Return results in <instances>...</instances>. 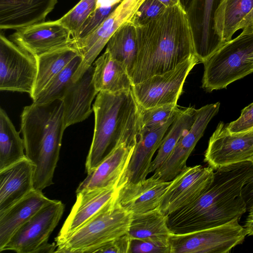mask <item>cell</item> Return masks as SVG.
Here are the masks:
<instances>
[{
  "mask_svg": "<svg viewBox=\"0 0 253 253\" xmlns=\"http://www.w3.org/2000/svg\"><path fill=\"white\" fill-rule=\"evenodd\" d=\"M135 26L137 53L130 76L132 85L172 70L195 55V34L181 3L167 7L157 17Z\"/></svg>",
  "mask_w": 253,
  "mask_h": 253,
  "instance_id": "1",
  "label": "cell"
},
{
  "mask_svg": "<svg viewBox=\"0 0 253 253\" xmlns=\"http://www.w3.org/2000/svg\"><path fill=\"white\" fill-rule=\"evenodd\" d=\"M253 175V163L243 162L214 170L209 188L192 204L168 215L172 234H183L240 219L247 211L242 189Z\"/></svg>",
  "mask_w": 253,
  "mask_h": 253,
  "instance_id": "2",
  "label": "cell"
},
{
  "mask_svg": "<svg viewBox=\"0 0 253 253\" xmlns=\"http://www.w3.org/2000/svg\"><path fill=\"white\" fill-rule=\"evenodd\" d=\"M92 108L94 128L85 164L87 174L121 144L135 145L142 127L141 108L131 88L99 92Z\"/></svg>",
  "mask_w": 253,
  "mask_h": 253,
  "instance_id": "3",
  "label": "cell"
},
{
  "mask_svg": "<svg viewBox=\"0 0 253 253\" xmlns=\"http://www.w3.org/2000/svg\"><path fill=\"white\" fill-rule=\"evenodd\" d=\"M64 109L60 99L25 106L21 115V131L26 157L34 164V189L42 191L53 178L64 131Z\"/></svg>",
  "mask_w": 253,
  "mask_h": 253,
  "instance_id": "4",
  "label": "cell"
},
{
  "mask_svg": "<svg viewBox=\"0 0 253 253\" xmlns=\"http://www.w3.org/2000/svg\"><path fill=\"white\" fill-rule=\"evenodd\" d=\"M116 198L73 233L55 239V253H95L105 244L127 234L132 214L120 206Z\"/></svg>",
  "mask_w": 253,
  "mask_h": 253,
  "instance_id": "5",
  "label": "cell"
},
{
  "mask_svg": "<svg viewBox=\"0 0 253 253\" xmlns=\"http://www.w3.org/2000/svg\"><path fill=\"white\" fill-rule=\"evenodd\" d=\"M203 64L202 87L208 92L226 88L253 73V33L242 32L226 42Z\"/></svg>",
  "mask_w": 253,
  "mask_h": 253,
  "instance_id": "6",
  "label": "cell"
},
{
  "mask_svg": "<svg viewBox=\"0 0 253 253\" xmlns=\"http://www.w3.org/2000/svg\"><path fill=\"white\" fill-rule=\"evenodd\" d=\"M235 218L216 227L183 234L170 235V253H228L242 244L246 236Z\"/></svg>",
  "mask_w": 253,
  "mask_h": 253,
  "instance_id": "7",
  "label": "cell"
},
{
  "mask_svg": "<svg viewBox=\"0 0 253 253\" xmlns=\"http://www.w3.org/2000/svg\"><path fill=\"white\" fill-rule=\"evenodd\" d=\"M37 72V57L0 34V90L26 92L32 97Z\"/></svg>",
  "mask_w": 253,
  "mask_h": 253,
  "instance_id": "8",
  "label": "cell"
},
{
  "mask_svg": "<svg viewBox=\"0 0 253 253\" xmlns=\"http://www.w3.org/2000/svg\"><path fill=\"white\" fill-rule=\"evenodd\" d=\"M199 63L193 55L172 70L132 85V91L140 108L177 103L187 77Z\"/></svg>",
  "mask_w": 253,
  "mask_h": 253,
  "instance_id": "9",
  "label": "cell"
},
{
  "mask_svg": "<svg viewBox=\"0 0 253 253\" xmlns=\"http://www.w3.org/2000/svg\"><path fill=\"white\" fill-rule=\"evenodd\" d=\"M145 0H123L107 18L91 34L82 40L74 41L83 60L74 75L77 81L92 65V63L107 42L122 26L133 22L135 15Z\"/></svg>",
  "mask_w": 253,
  "mask_h": 253,
  "instance_id": "10",
  "label": "cell"
},
{
  "mask_svg": "<svg viewBox=\"0 0 253 253\" xmlns=\"http://www.w3.org/2000/svg\"><path fill=\"white\" fill-rule=\"evenodd\" d=\"M65 206L59 200H52L41 209L13 235L2 251L17 253H35L57 225Z\"/></svg>",
  "mask_w": 253,
  "mask_h": 253,
  "instance_id": "11",
  "label": "cell"
},
{
  "mask_svg": "<svg viewBox=\"0 0 253 253\" xmlns=\"http://www.w3.org/2000/svg\"><path fill=\"white\" fill-rule=\"evenodd\" d=\"M204 161L214 170L240 163H253V133H231L220 122L210 138Z\"/></svg>",
  "mask_w": 253,
  "mask_h": 253,
  "instance_id": "12",
  "label": "cell"
},
{
  "mask_svg": "<svg viewBox=\"0 0 253 253\" xmlns=\"http://www.w3.org/2000/svg\"><path fill=\"white\" fill-rule=\"evenodd\" d=\"M214 177L210 167H187L172 180L158 207L166 215L195 202L209 188Z\"/></svg>",
  "mask_w": 253,
  "mask_h": 253,
  "instance_id": "13",
  "label": "cell"
},
{
  "mask_svg": "<svg viewBox=\"0 0 253 253\" xmlns=\"http://www.w3.org/2000/svg\"><path fill=\"white\" fill-rule=\"evenodd\" d=\"M220 103L206 105L197 109L191 128L180 138L169 158L154 172V176L165 181L172 180L187 168L186 162L212 118L217 114Z\"/></svg>",
  "mask_w": 253,
  "mask_h": 253,
  "instance_id": "14",
  "label": "cell"
},
{
  "mask_svg": "<svg viewBox=\"0 0 253 253\" xmlns=\"http://www.w3.org/2000/svg\"><path fill=\"white\" fill-rule=\"evenodd\" d=\"M10 37L12 41L36 57L73 47L74 42L71 32L58 20L18 29Z\"/></svg>",
  "mask_w": 253,
  "mask_h": 253,
  "instance_id": "15",
  "label": "cell"
},
{
  "mask_svg": "<svg viewBox=\"0 0 253 253\" xmlns=\"http://www.w3.org/2000/svg\"><path fill=\"white\" fill-rule=\"evenodd\" d=\"M177 115L161 125L142 127L127 168L120 180L118 188L128 183H136L146 178L150 173L152 158Z\"/></svg>",
  "mask_w": 253,
  "mask_h": 253,
  "instance_id": "16",
  "label": "cell"
},
{
  "mask_svg": "<svg viewBox=\"0 0 253 253\" xmlns=\"http://www.w3.org/2000/svg\"><path fill=\"white\" fill-rule=\"evenodd\" d=\"M171 183L152 175L136 183L125 184L118 188L116 202L132 214L153 210L159 207Z\"/></svg>",
  "mask_w": 253,
  "mask_h": 253,
  "instance_id": "17",
  "label": "cell"
},
{
  "mask_svg": "<svg viewBox=\"0 0 253 253\" xmlns=\"http://www.w3.org/2000/svg\"><path fill=\"white\" fill-rule=\"evenodd\" d=\"M118 191L113 186L76 193V201L55 239L65 238L82 226L115 198Z\"/></svg>",
  "mask_w": 253,
  "mask_h": 253,
  "instance_id": "18",
  "label": "cell"
},
{
  "mask_svg": "<svg viewBox=\"0 0 253 253\" xmlns=\"http://www.w3.org/2000/svg\"><path fill=\"white\" fill-rule=\"evenodd\" d=\"M57 0H0V29L17 30L44 22Z\"/></svg>",
  "mask_w": 253,
  "mask_h": 253,
  "instance_id": "19",
  "label": "cell"
},
{
  "mask_svg": "<svg viewBox=\"0 0 253 253\" xmlns=\"http://www.w3.org/2000/svg\"><path fill=\"white\" fill-rule=\"evenodd\" d=\"M94 67L90 66L77 81L72 82L61 99L64 109V123L66 128L83 122L93 111L91 107L98 93L93 82Z\"/></svg>",
  "mask_w": 253,
  "mask_h": 253,
  "instance_id": "20",
  "label": "cell"
},
{
  "mask_svg": "<svg viewBox=\"0 0 253 253\" xmlns=\"http://www.w3.org/2000/svg\"><path fill=\"white\" fill-rule=\"evenodd\" d=\"M135 145L124 143L116 148L93 171L87 173L85 178L79 184L76 193L117 186L127 168Z\"/></svg>",
  "mask_w": 253,
  "mask_h": 253,
  "instance_id": "21",
  "label": "cell"
},
{
  "mask_svg": "<svg viewBox=\"0 0 253 253\" xmlns=\"http://www.w3.org/2000/svg\"><path fill=\"white\" fill-rule=\"evenodd\" d=\"M34 164L26 157L0 170V212L34 189Z\"/></svg>",
  "mask_w": 253,
  "mask_h": 253,
  "instance_id": "22",
  "label": "cell"
},
{
  "mask_svg": "<svg viewBox=\"0 0 253 253\" xmlns=\"http://www.w3.org/2000/svg\"><path fill=\"white\" fill-rule=\"evenodd\" d=\"M52 201L34 189L23 199L0 212V251L15 232L41 209Z\"/></svg>",
  "mask_w": 253,
  "mask_h": 253,
  "instance_id": "23",
  "label": "cell"
},
{
  "mask_svg": "<svg viewBox=\"0 0 253 253\" xmlns=\"http://www.w3.org/2000/svg\"><path fill=\"white\" fill-rule=\"evenodd\" d=\"M127 234L130 239L169 247L171 232L168 226L167 215L157 208L145 212L132 214Z\"/></svg>",
  "mask_w": 253,
  "mask_h": 253,
  "instance_id": "24",
  "label": "cell"
},
{
  "mask_svg": "<svg viewBox=\"0 0 253 253\" xmlns=\"http://www.w3.org/2000/svg\"><path fill=\"white\" fill-rule=\"evenodd\" d=\"M221 0H195L194 9L199 7V33L196 39L195 55L203 63L225 42L215 34L214 13Z\"/></svg>",
  "mask_w": 253,
  "mask_h": 253,
  "instance_id": "25",
  "label": "cell"
},
{
  "mask_svg": "<svg viewBox=\"0 0 253 253\" xmlns=\"http://www.w3.org/2000/svg\"><path fill=\"white\" fill-rule=\"evenodd\" d=\"M93 82L99 92L115 93L131 88L132 84L123 64L106 50L94 63Z\"/></svg>",
  "mask_w": 253,
  "mask_h": 253,
  "instance_id": "26",
  "label": "cell"
},
{
  "mask_svg": "<svg viewBox=\"0 0 253 253\" xmlns=\"http://www.w3.org/2000/svg\"><path fill=\"white\" fill-rule=\"evenodd\" d=\"M253 9V0H221L215 10L213 29L223 42L232 39L241 22Z\"/></svg>",
  "mask_w": 253,
  "mask_h": 253,
  "instance_id": "27",
  "label": "cell"
},
{
  "mask_svg": "<svg viewBox=\"0 0 253 253\" xmlns=\"http://www.w3.org/2000/svg\"><path fill=\"white\" fill-rule=\"evenodd\" d=\"M106 45V50L114 59L124 65L130 77L137 53V30L134 22L127 23L119 28Z\"/></svg>",
  "mask_w": 253,
  "mask_h": 253,
  "instance_id": "28",
  "label": "cell"
},
{
  "mask_svg": "<svg viewBox=\"0 0 253 253\" xmlns=\"http://www.w3.org/2000/svg\"><path fill=\"white\" fill-rule=\"evenodd\" d=\"M197 109L192 107L181 109L165 135L158 152L152 161L149 173L154 172L169 158L177 142L192 126Z\"/></svg>",
  "mask_w": 253,
  "mask_h": 253,
  "instance_id": "29",
  "label": "cell"
},
{
  "mask_svg": "<svg viewBox=\"0 0 253 253\" xmlns=\"http://www.w3.org/2000/svg\"><path fill=\"white\" fill-rule=\"evenodd\" d=\"M80 54L75 47H67L37 57L38 72L32 99L54 76Z\"/></svg>",
  "mask_w": 253,
  "mask_h": 253,
  "instance_id": "30",
  "label": "cell"
},
{
  "mask_svg": "<svg viewBox=\"0 0 253 253\" xmlns=\"http://www.w3.org/2000/svg\"><path fill=\"white\" fill-rule=\"evenodd\" d=\"M24 140L6 112L0 108V170L23 159Z\"/></svg>",
  "mask_w": 253,
  "mask_h": 253,
  "instance_id": "31",
  "label": "cell"
},
{
  "mask_svg": "<svg viewBox=\"0 0 253 253\" xmlns=\"http://www.w3.org/2000/svg\"><path fill=\"white\" fill-rule=\"evenodd\" d=\"M82 60L83 58L80 54L74 58L33 99V102L43 104L55 100H61L66 90L73 82V77Z\"/></svg>",
  "mask_w": 253,
  "mask_h": 253,
  "instance_id": "32",
  "label": "cell"
},
{
  "mask_svg": "<svg viewBox=\"0 0 253 253\" xmlns=\"http://www.w3.org/2000/svg\"><path fill=\"white\" fill-rule=\"evenodd\" d=\"M96 0L80 1L58 21L71 33L73 38L79 29L95 8Z\"/></svg>",
  "mask_w": 253,
  "mask_h": 253,
  "instance_id": "33",
  "label": "cell"
},
{
  "mask_svg": "<svg viewBox=\"0 0 253 253\" xmlns=\"http://www.w3.org/2000/svg\"><path fill=\"white\" fill-rule=\"evenodd\" d=\"M181 109L177 103L169 104L147 109H141L142 127H150L161 125L176 116Z\"/></svg>",
  "mask_w": 253,
  "mask_h": 253,
  "instance_id": "34",
  "label": "cell"
},
{
  "mask_svg": "<svg viewBox=\"0 0 253 253\" xmlns=\"http://www.w3.org/2000/svg\"><path fill=\"white\" fill-rule=\"evenodd\" d=\"M116 7L95 8L73 38L74 41H76L84 39L93 32Z\"/></svg>",
  "mask_w": 253,
  "mask_h": 253,
  "instance_id": "35",
  "label": "cell"
},
{
  "mask_svg": "<svg viewBox=\"0 0 253 253\" xmlns=\"http://www.w3.org/2000/svg\"><path fill=\"white\" fill-rule=\"evenodd\" d=\"M167 8L158 0H145L136 12L133 22L135 25L145 24L159 16Z\"/></svg>",
  "mask_w": 253,
  "mask_h": 253,
  "instance_id": "36",
  "label": "cell"
},
{
  "mask_svg": "<svg viewBox=\"0 0 253 253\" xmlns=\"http://www.w3.org/2000/svg\"><path fill=\"white\" fill-rule=\"evenodd\" d=\"M231 133L245 132L253 128V102L244 108L236 120L226 126Z\"/></svg>",
  "mask_w": 253,
  "mask_h": 253,
  "instance_id": "37",
  "label": "cell"
},
{
  "mask_svg": "<svg viewBox=\"0 0 253 253\" xmlns=\"http://www.w3.org/2000/svg\"><path fill=\"white\" fill-rule=\"evenodd\" d=\"M169 247H162L153 243L130 239L128 253H170Z\"/></svg>",
  "mask_w": 253,
  "mask_h": 253,
  "instance_id": "38",
  "label": "cell"
},
{
  "mask_svg": "<svg viewBox=\"0 0 253 253\" xmlns=\"http://www.w3.org/2000/svg\"><path fill=\"white\" fill-rule=\"evenodd\" d=\"M130 242V239L127 233L105 244L95 253H128Z\"/></svg>",
  "mask_w": 253,
  "mask_h": 253,
  "instance_id": "39",
  "label": "cell"
},
{
  "mask_svg": "<svg viewBox=\"0 0 253 253\" xmlns=\"http://www.w3.org/2000/svg\"><path fill=\"white\" fill-rule=\"evenodd\" d=\"M242 194L247 205V211H248L253 206V175L244 185Z\"/></svg>",
  "mask_w": 253,
  "mask_h": 253,
  "instance_id": "40",
  "label": "cell"
},
{
  "mask_svg": "<svg viewBox=\"0 0 253 253\" xmlns=\"http://www.w3.org/2000/svg\"><path fill=\"white\" fill-rule=\"evenodd\" d=\"M239 30L245 33H253V9L241 22L238 28V31Z\"/></svg>",
  "mask_w": 253,
  "mask_h": 253,
  "instance_id": "41",
  "label": "cell"
},
{
  "mask_svg": "<svg viewBox=\"0 0 253 253\" xmlns=\"http://www.w3.org/2000/svg\"><path fill=\"white\" fill-rule=\"evenodd\" d=\"M248 211L249 214L244 227L245 229L247 236H253V206L248 210Z\"/></svg>",
  "mask_w": 253,
  "mask_h": 253,
  "instance_id": "42",
  "label": "cell"
},
{
  "mask_svg": "<svg viewBox=\"0 0 253 253\" xmlns=\"http://www.w3.org/2000/svg\"><path fill=\"white\" fill-rule=\"evenodd\" d=\"M56 245L55 243L50 244L46 242L41 246L36 251L35 253H55Z\"/></svg>",
  "mask_w": 253,
  "mask_h": 253,
  "instance_id": "43",
  "label": "cell"
},
{
  "mask_svg": "<svg viewBox=\"0 0 253 253\" xmlns=\"http://www.w3.org/2000/svg\"><path fill=\"white\" fill-rule=\"evenodd\" d=\"M166 7H172L181 4L180 0H158Z\"/></svg>",
  "mask_w": 253,
  "mask_h": 253,
  "instance_id": "44",
  "label": "cell"
},
{
  "mask_svg": "<svg viewBox=\"0 0 253 253\" xmlns=\"http://www.w3.org/2000/svg\"><path fill=\"white\" fill-rule=\"evenodd\" d=\"M247 132H249L250 133H253V128Z\"/></svg>",
  "mask_w": 253,
  "mask_h": 253,
  "instance_id": "45",
  "label": "cell"
},
{
  "mask_svg": "<svg viewBox=\"0 0 253 253\" xmlns=\"http://www.w3.org/2000/svg\"><path fill=\"white\" fill-rule=\"evenodd\" d=\"M192 0H185L186 3L187 4L189 1L191 3Z\"/></svg>",
  "mask_w": 253,
  "mask_h": 253,
  "instance_id": "46",
  "label": "cell"
},
{
  "mask_svg": "<svg viewBox=\"0 0 253 253\" xmlns=\"http://www.w3.org/2000/svg\"></svg>",
  "mask_w": 253,
  "mask_h": 253,
  "instance_id": "47",
  "label": "cell"
}]
</instances>
